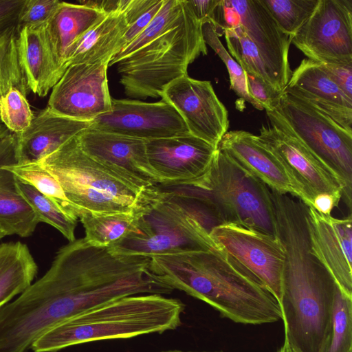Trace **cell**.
I'll return each mask as SVG.
<instances>
[{
	"label": "cell",
	"instance_id": "2e32d148",
	"mask_svg": "<svg viewBox=\"0 0 352 352\" xmlns=\"http://www.w3.org/2000/svg\"><path fill=\"white\" fill-rule=\"evenodd\" d=\"M148 160L162 186L184 185L209 170L217 147L190 134L145 141Z\"/></svg>",
	"mask_w": 352,
	"mask_h": 352
},
{
	"label": "cell",
	"instance_id": "8fae6325",
	"mask_svg": "<svg viewBox=\"0 0 352 352\" xmlns=\"http://www.w3.org/2000/svg\"><path fill=\"white\" fill-rule=\"evenodd\" d=\"M292 43L316 62L352 63V0H319Z\"/></svg>",
	"mask_w": 352,
	"mask_h": 352
},
{
	"label": "cell",
	"instance_id": "484cf974",
	"mask_svg": "<svg viewBox=\"0 0 352 352\" xmlns=\"http://www.w3.org/2000/svg\"><path fill=\"white\" fill-rule=\"evenodd\" d=\"M25 0H0V97L11 87L28 96L29 89L20 68L17 40L19 16Z\"/></svg>",
	"mask_w": 352,
	"mask_h": 352
},
{
	"label": "cell",
	"instance_id": "30bf717a",
	"mask_svg": "<svg viewBox=\"0 0 352 352\" xmlns=\"http://www.w3.org/2000/svg\"><path fill=\"white\" fill-rule=\"evenodd\" d=\"M209 235L216 248L256 277L280 305L285 252L276 236L234 224L214 227Z\"/></svg>",
	"mask_w": 352,
	"mask_h": 352
},
{
	"label": "cell",
	"instance_id": "d590c367",
	"mask_svg": "<svg viewBox=\"0 0 352 352\" xmlns=\"http://www.w3.org/2000/svg\"><path fill=\"white\" fill-rule=\"evenodd\" d=\"M34 114L27 96L11 87L0 97V122L12 133L20 134L31 124Z\"/></svg>",
	"mask_w": 352,
	"mask_h": 352
},
{
	"label": "cell",
	"instance_id": "ac0fdd59",
	"mask_svg": "<svg viewBox=\"0 0 352 352\" xmlns=\"http://www.w3.org/2000/svg\"><path fill=\"white\" fill-rule=\"evenodd\" d=\"M311 250L332 276L340 290L352 298V219L324 215L307 208Z\"/></svg>",
	"mask_w": 352,
	"mask_h": 352
},
{
	"label": "cell",
	"instance_id": "277c9868",
	"mask_svg": "<svg viewBox=\"0 0 352 352\" xmlns=\"http://www.w3.org/2000/svg\"><path fill=\"white\" fill-rule=\"evenodd\" d=\"M186 305L162 294L117 298L77 314L50 329L32 344L34 352H57L83 343L134 338L175 330Z\"/></svg>",
	"mask_w": 352,
	"mask_h": 352
},
{
	"label": "cell",
	"instance_id": "4316f807",
	"mask_svg": "<svg viewBox=\"0 0 352 352\" xmlns=\"http://www.w3.org/2000/svg\"><path fill=\"white\" fill-rule=\"evenodd\" d=\"M38 265L26 244L21 241L0 244V308L32 283Z\"/></svg>",
	"mask_w": 352,
	"mask_h": 352
},
{
	"label": "cell",
	"instance_id": "e0dca14e",
	"mask_svg": "<svg viewBox=\"0 0 352 352\" xmlns=\"http://www.w3.org/2000/svg\"><path fill=\"white\" fill-rule=\"evenodd\" d=\"M89 156L136 186L158 185L150 166L144 140L89 128L78 135Z\"/></svg>",
	"mask_w": 352,
	"mask_h": 352
},
{
	"label": "cell",
	"instance_id": "ffe728a7",
	"mask_svg": "<svg viewBox=\"0 0 352 352\" xmlns=\"http://www.w3.org/2000/svg\"><path fill=\"white\" fill-rule=\"evenodd\" d=\"M217 148L271 190L298 198V192L283 166L255 135L243 130L227 131Z\"/></svg>",
	"mask_w": 352,
	"mask_h": 352
},
{
	"label": "cell",
	"instance_id": "4fadbf2b",
	"mask_svg": "<svg viewBox=\"0 0 352 352\" xmlns=\"http://www.w3.org/2000/svg\"><path fill=\"white\" fill-rule=\"evenodd\" d=\"M89 128L144 141L190 134L178 112L163 100L112 98L111 111L94 118Z\"/></svg>",
	"mask_w": 352,
	"mask_h": 352
},
{
	"label": "cell",
	"instance_id": "7bdbcfd3",
	"mask_svg": "<svg viewBox=\"0 0 352 352\" xmlns=\"http://www.w3.org/2000/svg\"><path fill=\"white\" fill-rule=\"evenodd\" d=\"M219 0H190L188 1L194 13L203 23L209 21L212 12Z\"/></svg>",
	"mask_w": 352,
	"mask_h": 352
},
{
	"label": "cell",
	"instance_id": "44dd1931",
	"mask_svg": "<svg viewBox=\"0 0 352 352\" xmlns=\"http://www.w3.org/2000/svg\"><path fill=\"white\" fill-rule=\"evenodd\" d=\"M19 63L29 91L46 96L63 74L47 30V22L20 28Z\"/></svg>",
	"mask_w": 352,
	"mask_h": 352
},
{
	"label": "cell",
	"instance_id": "7dc6e473",
	"mask_svg": "<svg viewBox=\"0 0 352 352\" xmlns=\"http://www.w3.org/2000/svg\"><path fill=\"white\" fill-rule=\"evenodd\" d=\"M160 352H196V351H183L180 350H169V351H160ZM206 352V351H204ZM218 352H222V351H218Z\"/></svg>",
	"mask_w": 352,
	"mask_h": 352
},
{
	"label": "cell",
	"instance_id": "7c38bea8",
	"mask_svg": "<svg viewBox=\"0 0 352 352\" xmlns=\"http://www.w3.org/2000/svg\"><path fill=\"white\" fill-rule=\"evenodd\" d=\"M108 67L106 60L69 66L52 89L46 107L56 114L90 122L111 111Z\"/></svg>",
	"mask_w": 352,
	"mask_h": 352
},
{
	"label": "cell",
	"instance_id": "9a60e30c",
	"mask_svg": "<svg viewBox=\"0 0 352 352\" xmlns=\"http://www.w3.org/2000/svg\"><path fill=\"white\" fill-rule=\"evenodd\" d=\"M161 98L178 112L190 135L218 147L229 127L228 113L210 81L182 77L166 86Z\"/></svg>",
	"mask_w": 352,
	"mask_h": 352
},
{
	"label": "cell",
	"instance_id": "5b68a950",
	"mask_svg": "<svg viewBox=\"0 0 352 352\" xmlns=\"http://www.w3.org/2000/svg\"><path fill=\"white\" fill-rule=\"evenodd\" d=\"M165 187L200 203L219 225L234 224L276 236L268 186L219 149L202 177L190 184Z\"/></svg>",
	"mask_w": 352,
	"mask_h": 352
},
{
	"label": "cell",
	"instance_id": "603a6c76",
	"mask_svg": "<svg viewBox=\"0 0 352 352\" xmlns=\"http://www.w3.org/2000/svg\"><path fill=\"white\" fill-rule=\"evenodd\" d=\"M19 163L16 134L0 140V226L8 235L31 236L39 223L19 193L16 178L6 166Z\"/></svg>",
	"mask_w": 352,
	"mask_h": 352
},
{
	"label": "cell",
	"instance_id": "8d00e7d4",
	"mask_svg": "<svg viewBox=\"0 0 352 352\" xmlns=\"http://www.w3.org/2000/svg\"><path fill=\"white\" fill-rule=\"evenodd\" d=\"M164 1V0H129L123 11L129 27L120 40L113 55L126 47L140 34L158 12Z\"/></svg>",
	"mask_w": 352,
	"mask_h": 352
},
{
	"label": "cell",
	"instance_id": "3957f363",
	"mask_svg": "<svg viewBox=\"0 0 352 352\" xmlns=\"http://www.w3.org/2000/svg\"><path fill=\"white\" fill-rule=\"evenodd\" d=\"M131 212L127 232L109 247L113 254L153 258L215 247L209 233L219 224L209 211L161 185L142 188Z\"/></svg>",
	"mask_w": 352,
	"mask_h": 352
},
{
	"label": "cell",
	"instance_id": "b9f144b4",
	"mask_svg": "<svg viewBox=\"0 0 352 352\" xmlns=\"http://www.w3.org/2000/svg\"><path fill=\"white\" fill-rule=\"evenodd\" d=\"M341 199V194H323L316 197L310 207L320 214L330 215Z\"/></svg>",
	"mask_w": 352,
	"mask_h": 352
},
{
	"label": "cell",
	"instance_id": "f1b7e54d",
	"mask_svg": "<svg viewBox=\"0 0 352 352\" xmlns=\"http://www.w3.org/2000/svg\"><path fill=\"white\" fill-rule=\"evenodd\" d=\"M80 218L85 239L96 246L110 247L127 232L133 219L132 212L98 214L81 211Z\"/></svg>",
	"mask_w": 352,
	"mask_h": 352
},
{
	"label": "cell",
	"instance_id": "6da1fadb",
	"mask_svg": "<svg viewBox=\"0 0 352 352\" xmlns=\"http://www.w3.org/2000/svg\"><path fill=\"white\" fill-rule=\"evenodd\" d=\"M151 270L174 289L184 291L242 324L282 320L280 305L251 273L214 247L151 258Z\"/></svg>",
	"mask_w": 352,
	"mask_h": 352
},
{
	"label": "cell",
	"instance_id": "5bb4252c",
	"mask_svg": "<svg viewBox=\"0 0 352 352\" xmlns=\"http://www.w3.org/2000/svg\"><path fill=\"white\" fill-rule=\"evenodd\" d=\"M257 140L280 161L298 192V199L311 206L323 194H341L336 176L300 142L272 126H262Z\"/></svg>",
	"mask_w": 352,
	"mask_h": 352
},
{
	"label": "cell",
	"instance_id": "ab89813d",
	"mask_svg": "<svg viewBox=\"0 0 352 352\" xmlns=\"http://www.w3.org/2000/svg\"><path fill=\"white\" fill-rule=\"evenodd\" d=\"M320 65L331 80L352 100V63Z\"/></svg>",
	"mask_w": 352,
	"mask_h": 352
},
{
	"label": "cell",
	"instance_id": "83f0119b",
	"mask_svg": "<svg viewBox=\"0 0 352 352\" xmlns=\"http://www.w3.org/2000/svg\"><path fill=\"white\" fill-rule=\"evenodd\" d=\"M19 193L34 211L39 223H47L58 230L69 242L74 241L77 217L32 186L16 178Z\"/></svg>",
	"mask_w": 352,
	"mask_h": 352
},
{
	"label": "cell",
	"instance_id": "ba28073f",
	"mask_svg": "<svg viewBox=\"0 0 352 352\" xmlns=\"http://www.w3.org/2000/svg\"><path fill=\"white\" fill-rule=\"evenodd\" d=\"M266 113L271 126L297 139L336 176L351 209L352 132L285 90L279 105Z\"/></svg>",
	"mask_w": 352,
	"mask_h": 352
},
{
	"label": "cell",
	"instance_id": "9c48e42d",
	"mask_svg": "<svg viewBox=\"0 0 352 352\" xmlns=\"http://www.w3.org/2000/svg\"><path fill=\"white\" fill-rule=\"evenodd\" d=\"M210 21L219 36L239 25L257 48L279 91H283L292 70L289 50L292 36L284 33L262 0H219Z\"/></svg>",
	"mask_w": 352,
	"mask_h": 352
},
{
	"label": "cell",
	"instance_id": "bcb514c9",
	"mask_svg": "<svg viewBox=\"0 0 352 352\" xmlns=\"http://www.w3.org/2000/svg\"><path fill=\"white\" fill-rule=\"evenodd\" d=\"M7 236L6 232L0 226V239Z\"/></svg>",
	"mask_w": 352,
	"mask_h": 352
},
{
	"label": "cell",
	"instance_id": "7a4b0ae2",
	"mask_svg": "<svg viewBox=\"0 0 352 352\" xmlns=\"http://www.w3.org/2000/svg\"><path fill=\"white\" fill-rule=\"evenodd\" d=\"M276 236L285 252L280 303L284 338L296 352H324L337 285L311 252L305 215L279 219Z\"/></svg>",
	"mask_w": 352,
	"mask_h": 352
},
{
	"label": "cell",
	"instance_id": "e575fe53",
	"mask_svg": "<svg viewBox=\"0 0 352 352\" xmlns=\"http://www.w3.org/2000/svg\"><path fill=\"white\" fill-rule=\"evenodd\" d=\"M201 30L205 43L214 50L228 69L230 89L242 100L249 102L258 110H263L262 107L250 96L245 71L226 50L212 23L210 21H204Z\"/></svg>",
	"mask_w": 352,
	"mask_h": 352
},
{
	"label": "cell",
	"instance_id": "d6a6232c",
	"mask_svg": "<svg viewBox=\"0 0 352 352\" xmlns=\"http://www.w3.org/2000/svg\"><path fill=\"white\" fill-rule=\"evenodd\" d=\"M324 352H352V298L344 295L338 286L330 335Z\"/></svg>",
	"mask_w": 352,
	"mask_h": 352
},
{
	"label": "cell",
	"instance_id": "52a82bcc",
	"mask_svg": "<svg viewBox=\"0 0 352 352\" xmlns=\"http://www.w3.org/2000/svg\"><path fill=\"white\" fill-rule=\"evenodd\" d=\"M38 162L58 180L77 218L81 211L130 212L142 189L85 153L78 135Z\"/></svg>",
	"mask_w": 352,
	"mask_h": 352
},
{
	"label": "cell",
	"instance_id": "8992f818",
	"mask_svg": "<svg viewBox=\"0 0 352 352\" xmlns=\"http://www.w3.org/2000/svg\"><path fill=\"white\" fill-rule=\"evenodd\" d=\"M202 22L188 1L174 26L116 64L126 96L135 99L161 98L165 87L188 76V67L208 50Z\"/></svg>",
	"mask_w": 352,
	"mask_h": 352
},
{
	"label": "cell",
	"instance_id": "7402d4cb",
	"mask_svg": "<svg viewBox=\"0 0 352 352\" xmlns=\"http://www.w3.org/2000/svg\"><path fill=\"white\" fill-rule=\"evenodd\" d=\"M90 125V122L56 114L46 107L34 115L24 132L16 134L19 163L39 161Z\"/></svg>",
	"mask_w": 352,
	"mask_h": 352
},
{
	"label": "cell",
	"instance_id": "d4e9b609",
	"mask_svg": "<svg viewBox=\"0 0 352 352\" xmlns=\"http://www.w3.org/2000/svg\"><path fill=\"white\" fill-rule=\"evenodd\" d=\"M128 27L124 12L108 14L72 45L67 52L65 69L82 63L109 62Z\"/></svg>",
	"mask_w": 352,
	"mask_h": 352
},
{
	"label": "cell",
	"instance_id": "d6986e66",
	"mask_svg": "<svg viewBox=\"0 0 352 352\" xmlns=\"http://www.w3.org/2000/svg\"><path fill=\"white\" fill-rule=\"evenodd\" d=\"M285 91L300 98L352 132V100L331 80L320 63L304 58L292 72Z\"/></svg>",
	"mask_w": 352,
	"mask_h": 352
},
{
	"label": "cell",
	"instance_id": "836d02e7",
	"mask_svg": "<svg viewBox=\"0 0 352 352\" xmlns=\"http://www.w3.org/2000/svg\"><path fill=\"white\" fill-rule=\"evenodd\" d=\"M280 30L294 37L316 9L319 0H262Z\"/></svg>",
	"mask_w": 352,
	"mask_h": 352
},
{
	"label": "cell",
	"instance_id": "f35d334b",
	"mask_svg": "<svg viewBox=\"0 0 352 352\" xmlns=\"http://www.w3.org/2000/svg\"><path fill=\"white\" fill-rule=\"evenodd\" d=\"M60 2L58 0H25L19 16L20 28L47 22Z\"/></svg>",
	"mask_w": 352,
	"mask_h": 352
},
{
	"label": "cell",
	"instance_id": "f6af8a7d",
	"mask_svg": "<svg viewBox=\"0 0 352 352\" xmlns=\"http://www.w3.org/2000/svg\"><path fill=\"white\" fill-rule=\"evenodd\" d=\"M10 133V132L6 126L0 122V140L3 139Z\"/></svg>",
	"mask_w": 352,
	"mask_h": 352
},
{
	"label": "cell",
	"instance_id": "ee69618b",
	"mask_svg": "<svg viewBox=\"0 0 352 352\" xmlns=\"http://www.w3.org/2000/svg\"><path fill=\"white\" fill-rule=\"evenodd\" d=\"M276 352H296L294 351L292 347L290 346L287 340L284 338L283 343L282 346L277 350Z\"/></svg>",
	"mask_w": 352,
	"mask_h": 352
},
{
	"label": "cell",
	"instance_id": "60d3db41",
	"mask_svg": "<svg viewBox=\"0 0 352 352\" xmlns=\"http://www.w3.org/2000/svg\"><path fill=\"white\" fill-rule=\"evenodd\" d=\"M128 1L129 0L80 1L79 3L99 10L108 15L123 12Z\"/></svg>",
	"mask_w": 352,
	"mask_h": 352
},
{
	"label": "cell",
	"instance_id": "f546056e",
	"mask_svg": "<svg viewBox=\"0 0 352 352\" xmlns=\"http://www.w3.org/2000/svg\"><path fill=\"white\" fill-rule=\"evenodd\" d=\"M223 34L230 54L234 58L245 72L261 78L278 90L270 69L263 60L257 48L242 28L239 25L228 28L224 30Z\"/></svg>",
	"mask_w": 352,
	"mask_h": 352
},
{
	"label": "cell",
	"instance_id": "1f68e13d",
	"mask_svg": "<svg viewBox=\"0 0 352 352\" xmlns=\"http://www.w3.org/2000/svg\"><path fill=\"white\" fill-rule=\"evenodd\" d=\"M184 0H164L158 12L140 34L126 47L113 55L109 66L146 45L177 23L183 9Z\"/></svg>",
	"mask_w": 352,
	"mask_h": 352
},
{
	"label": "cell",
	"instance_id": "74e56055",
	"mask_svg": "<svg viewBox=\"0 0 352 352\" xmlns=\"http://www.w3.org/2000/svg\"><path fill=\"white\" fill-rule=\"evenodd\" d=\"M248 90L250 96L265 111L275 109L280 103L283 91L274 89L265 80L256 76L245 72Z\"/></svg>",
	"mask_w": 352,
	"mask_h": 352
},
{
	"label": "cell",
	"instance_id": "cb8c5ba5",
	"mask_svg": "<svg viewBox=\"0 0 352 352\" xmlns=\"http://www.w3.org/2000/svg\"><path fill=\"white\" fill-rule=\"evenodd\" d=\"M107 14L84 4L60 1L47 22L48 33L62 72L72 45Z\"/></svg>",
	"mask_w": 352,
	"mask_h": 352
},
{
	"label": "cell",
	"instance_id": "4dcf8cb0",
	"mask_svg": "<svg viewBox=\"0 0 352 352\" xmlns=\"http://www.w3.org/2000/svg\"><path fill=\"white\" fill-rule=\"evenodd\" d=\"M6 168L18 179L32 186L65 211L76 216L74 208L67 199L58 180L38 162L17 163L6 166Z\"/></svg>",
	"mask_w": 352,
	"mask_h": 352
}]
</instances>
